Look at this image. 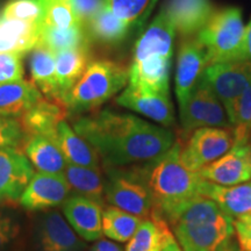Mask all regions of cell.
<instances>
[{
  "instance_id": "30",
  "label": "cell",
  "mask_w": 251,
  "mask_h": 251,
  "mask_svg": "<svg viewBox=\"0 0 251 251\" xmlns=\"http://www.w3.org/2000/svg\"><path fill=\"white\" fill-rule=\"evenodd\" d=\"M144 219L117 207H107L102 212V234L115 242H128Z\"/></svg>"
},
{
  "instance_id": "44",
  "label": "cell",
  "mask_w": 251,
  "mask_h": 251,
  "mask_svg": "<svg viewBox=\"0 0 251 251\" xmlns=\"http://www.w3.org/2000/svg\"><path fill=\"white\" fill-rule=\"evenodd\" d=\"M4 201H2V200H0V203H2Z\"/></svg>"
},
{
  "instance_id": "20",
  "label": "cell",
  "mask_w": 251,
  "mask_h": 251,
  "mask_svg": "<svg viewBox=\"0 0 251 251\" xmlns=\"http://www.w3.org/2000/svg\"><path fill=\"white\" fill-rule=\"evenodd\" d=\"M200 194L215 201L226 214L234 220L251 213V183L221 186L202 179Z\"/></svg>"
},
{
  "instance_id": "1",
  "label": "cell",
  "mask_w": 251,
  "mask_h": 251,
  "mask_svg": "<svg viewBox=\"0 0 251 251\" xmlns=\"http://www.w3.org/2000/svg\"><path fill=\"white\" fill-rule=\"evenodd\" d=\"M74 130L96 150L105 168L153 161L164 155L177 140L169 128L111 109L78 118Z\"/></svg>"
},
{
  "instance_id": "2",
  "label": "cell",
  "mask_w": 251,
  "mask_h": 251,
  "mask_svg": "<svg viewBox=\"0 0 251 251\" xmlns=\"http://www.w3.org/2000/svg\"><path fill=\"white\" fill-rule=\"evenodd\" d=\"M181 140L158 158L137 164L153 199V213L171 221L176 213L197 196H200L202 178L193 171L181 158ZM152 213V214H153Z\"/></svg>"
},
{
  "instance_id": "18",
  "label": "cell",
  "mask_w": 251,
  "mask_h": 251,
  "mask_svg": "<svg viewBox=\"0 0 251 251\" xmlns=\"http://www.w3.org/2000/svg\"><path fill=\"white\" fill-rule=\"evenodd\" d=\"M68 114V108L62 99L43 96L18 120L26 139L41 135L55 141L57 126L65 120Z\"/></svg>"
},
{
  "instance_id": "41",
  "label": "cell",
  "mask_w": 251,
  "mask_h": 251,
  "mask_svg": "<svg viewBox=\"0 0 251 251\" xmlns=\"http://www.w3.org/2000/svg\"><path fill=\"white\" fill-rule=\"evenodd\" d=\"M159 251H183L179 246V243L176 241L174 234H172L170 229H169V225H166L164 230H163Z\"/></svg>"
},
{
  "instance_id": "5",
  "label": "cell",
  "mask_w": 251,
  "mask_h": 251,
  "mask_svg": "<svg viewBox=\"0 0 251 251\" xmlns=\"http://www.w3.org/2000/svg\"><path fill=\"white\" fill-rule=\"evenodd\" d=\"M129 80V69L109 59L90 62L74 86L62 97L69 114H81L97 109Z\"/></svg>"
},
{
  "instance_id": "6",
  "label": "cell",
  "mask_w": 251,
  "mask_h": 251,
  "mask_svg": "<svg viewBox=\"0 0 251 251\" xmlns=\"http://www.w3.org/2000/svg\"><path fill=\"white\" fill-rule=\"evenodd\" d=\"M242 12L238 7L215 9L197 39L203 46L207 67L235 61L244 35Z\"/></svg>"
},
{
  "instance_id": "31",
  "label": "cell",
  "mask_w": 251,
  "mask_h": 251,
  "mask_svg": "<svg viewBox=\"0 0 251 251\" xmlns=\"http://www.w3.org/2000/svg\"><path fill=\"white\" fill-rule=\"evenodd\" d=\"M157 0H107L108 8L115 17L130 28H142Z\"/></svg>"
},
{
  "instance_id": "16",
  "label": "cell",
  "mask_w": 251,
  "mask_h": 251,
  "mask_svg": "<svg viewBox=\"0 0 251 251\" xmlns=\"http://www.w3.org/2000/svg\"><path fill=\"white\" fill-rule=\"evenodd\" d=\"M34 176L33 165L19 148L0 149V200L17 201Z\"/></svg>"
},
{
  "instance_id": "46",
  "label": "cell",
  "mask_w": 251,
  "mask_h": 251,
  "mask_svg": "<svg viewBox=\"0 0 251 251\" xmlns=\"http://www.w3.org/2000/svg\"><path fill=\"white\" fill-rule=\"evenodd\" d=\"M249 215H250V216H251V213H250V214H249Z\"/></svg>"
},
{
  "instance_id": "24",
  "label": "cell",
  "mask_w": 251,
  "mask_h": 251,
  "mask_svg": "<svg viewBox=\"0 0 251 251\" xmlns=\"http://www.w3.org/2000/svg\"><path fill=\"white\" fill-rule=\"evenodd\" d=\"M23 148L31 165L39 172L63 174L65 170L68 163L54 140L41 135L30 136L25 141Z\"/></svg>"
},
{
  "instance_id": "10",
  "label": "cell",
  "mask_w": 251,
  "mask_h": 251,
  "mask_svg": "<svg viewBox=\"0 0 251 251\" xmlns=\"http://www.w3.org/2000/svg\"><path fill=\"white\" fill-rule=\"evenodd\" d=\"M35 251H85L86 243L58 211L42 212L33 227Z\"/></svg>"
},
{
  "instance_id": "43",
  "label": "cell",
  "mask_w": 251,
  "mask_h": 251,
  "mask_svg": "<svg viewBox=\"0 0 251 251\" xmlns=\"http://www.w3.org/2000/svg\"><path fill=\"white\" fill-rule=\"evenodd\" d=\"M216 251H243L235 238L230 237L220 246Z\"/></svg>"
},
{
  "instance_id": "8",
  "label": "cell",
  "mask_w": 251,
  "mask_h": 251,
  "mask_svg": "<svg viewBox=\"0 0 251 251\" xmlns=\"http://www.w3.org/2000/svg\"><path fill=\"white\" fill-rule=\"evenodd\" d=\"M236 142L233 127H203L193 130L181 142V158L188 168L199 172L227 153Z\"/></svg>"
},
{
  "instance_id": "29",
  "label": "cell",
  "mask_w": 251,
  "mask_h": 251,
  "mask_svg": "<svg viewBox=\"0 0 251 251\" xmlns=\"http://www.w3.org/2000/svg\"><path fill=\"white\" fill-rule=\"evenodd\" d=\"M89 35H87L85 27L81 25H77L68 29H56V28L41 25L37 45L46 47L55 55L65 50L89 47Z\"/></svg>"
},
{
  "instance_id": "23",
  "label": "cell",
  "mask_w": 251,
  "mask_h": 251,
  "mask_svg": "<svg viewBox=\"0 0 251 251\" xmlns=\"http://www.w3.org/2000/svg\"><path fill=\"white\" fill-rule=\"evenodd\" d=\"M55 142L61 149L68 164L100 168V158L96 150L79 136L65 120L57 126Z\"/></svg>"
},
{
  "instance_id": "35",
  "label": "cell",
  "mask_w": 251,
  "mask_h": 251,
  "mask_svg": "<svg viewBox=\"0 0 251 251\" xmlns=\"http://www.w3.org/2000/svg\"><path fill=\"white\" fill-rule=\"evenodd\" d=\"M25 141L26 135L18 119L0 115V149L7 147L20 149Z\"/></svg>"
},
{
  "instance_id": "40",
  "label": "cell",
  "mask_w": 251,
  "mask_h": 251,
  "mask_svg": "<svg viewBox=\"0 0 251 251\" xmlns=\"http://www.w3.org/2000/svg\"><path fill=\"white\" fill-rule=\"evenodd\" d=\"M235 61L251 62V20L244 29V35Z\"/></svg>"
},
{
  "instance_id": "45",
  "label": "cell",
  "mask_w": 251,
  "mask_h": 251,
  "mask_svg": "<svg viewBox=\"0 0 251 251\" xmlns=\"http://www.w3.org/2000/svg\"><path fill=\"white\" fill-rule=\"evenodd\" d=\"M250 144H251V139H250Z\"/></svg>"
},
{
  "instance_id": "33",
  "label": "cell",
  "mask_w": 251,
  "mask_h": 251,
  "mask_svg": "<svg viewBox=\"0 0 251 251\" xmlns=\"http://www.w3.org/2000/svg\"><path fill=\"white\" fill-rule=\"evenodd\" d=\"M227 117L235 130L236 141L251 139V83L247 90L235 100L227 111Z\"/></svg>"
},
{
  "instance_id": "28",
  "label": "cell",
  "mask_w": 251,
  "mask_h": 251,
  "mask_svg": "<svg viewBox=\"0 0 251 251\" xmlns=\"http://www.w3.org/2000/svg\"><path fill=\"white\" fill-rule=\"evenodd\" d=\"M84 27L90 40L99 41L105 45H115L121 42L131 29L127 24L113 14L107 5Z\"/></svg>"
},
{
  "instance_id": "19",
  "label": "cell",
  "mask_w": 251,
  "mask_h": 251,
  "mask_svg": "<svg viewBox=\"0 0 251 251\" xmlns=\"http://www.w3.org/2000/svg\"><path fill=\"white\" fill-rule=\"evenodd\" d=\"M69 225L84 241L99 240L102 236V206L80 196H70L62 205Z\"/></svg>"
},
{
  "instance_id": "25",
  "label": "cell",
  "mask_w": 251,
  "mask_h": 251,
  "mask_svg": "<svg viewBox=\"0 0 251 251\" xmlns=\"http://www.w3.org/2000/svg\"><path fill=\"white\" fill-rule=\"evenodd\" d=\"M65 180L70 187L71 196L85 197L87 199L98 202L103 206L105 203V178L101 171L96 168H86L74 164H67L63 171Z\"/></svg>"
},
{
  "instance_id": "7",
  "label": "cell",
  "mask_w": 251,
  "mask_h": 251,
  "mask_svg": "<svg viewBox=\"0 0 251 251\" xmlns=\"http://www.w3.org/2000/svg\"><path fill=\"white\" fill-rule=\"evenodd\" d=\"M105 201L141 219L151 218L153 199L137 165L106 168Z\"/></svg>"
},
{
  "instance_id": "14",
  "label": "cell",
  "mask_w": 251,
  "mask_h": 251,
  "mask_svg": "<svg viewBox=\"0 0 251 251\" xmlns=\"http://www.w3.org/2000/svg\"><path fill=\"white\" fill-rule=\"evenodd\" d=\"M71 196L63 174H34L19 201L27 211H49L63 205Z\"/></svg>"
},
{
  "instance_id": "34",
  "label": "cell",
  "mask_w": 251,
  "mask_h": 251,
  "mask_svg": "<svg viewBox=\"0 0 251 251\" xmlns=\"http://www.w3.org/2000/svg\"><path fill=\"white\" fill-rule=\"evenodd\" d=\"M43 9L40 0H9L1 12V17L29 24L42 23Z\"/></svg>"
},
{
  "instance_id": "38",
  "label": "cell",
  "mask_w": 251,
  "mask_h": 251,
  "mask_svg": "<svg viewBox=\"0 0 251 251\" xmlns=\"http://www.w3.org/2000/svg\"><path fill=\"white\" fill-rule=\"evenodd\" d=\"M70 2L81 26H86L107 5V0H70Z\"/></svg>"
},
{
  "instance_id": "3",
  "label": "cell",
  "mask_w": 251,
  "mask_h": 251,
  "mask_svg": "<svg viewBox=\"0 0 251 251\" xmlns=\"http://www.w3.org/2000/svg\"><path fill=\"white\" fill-rule=\"evenodd\" d=\"M176 30L162 11L137 40L128 86L142 92L169 93Z\"/></svg>"
},
{
  "instance_id": "15",
  "label": "cell",
  "mask_w": 251,
  "mask_h": 251,
  "mask_svg": "<svg viewBox=\"0 0 251 251\" xmlns=\"http://www.w3.org/2000/svg\"><path fill=\"white\" fill-rule=\"evenodd\" d=\"M161 11L181 39L197 36L208 23L215 7L212 0H166Z\"/></svg>"
},
{
  "instance_id": "36",
  "label": "cell",
  "mask_w": 251,
  "mask_h": 251,
  "mask_svg": "<svg viewBox=\"0 0 251 251\" xmlns=\"http://www.w3.org/2000/svg\"><path fill=\"white\" fill-rule=\"evenodd\" d=\"M23 58V54L0 52V85L9 81L24 79Z\"/></svg>"
},
{
  "instance_id": "21",
  "label": "cell",
  "mask_w": 251,
  "mask_h": 251,
  "mask_svg": "<svg viewBox=\"0 0 251 251\" xmlns=\"http://www.w3.org/2000/svg\"><path fill=\"white\" fill-rule=\"evenodd\" d=\"M42 23L29 24L0 15V52H29L39 42Z\"/></svg>"
},
{
  "instance_id": "12",
  "label": "cell",
  "mask_w": 251,
  "mask_h": 251,
  "mask_svg": "<svg viewBox=\"0 0 251 251\" xmlns=\"http://www.w3.org/2000/svg\"><path fill=\"white\" fill-rule=\"evenodd\" d=\"M202 179L221 186H234L251 180L250 141H236L227 153L199 171Z\"/></svg>"
},
{
  "instance_id": "17",
  "label": "cell",
  "mask_w": 251,
  "mask_h": 251,
  "mask_svg": "<svg viewBox=\"0 0 251 251\" xmlns=\"http://www.w3.org/2000/svg\"><path fill=\"white\" fill-rule=\"evenodd\" d=\"M117 103L151 119L162 127L170 128L176 124L175 107L170 93L142 92L127 86L117 98Z\"/></svg>"
},
{
  "instance_id": "42",
  "label": "cell",
  "mask_w": 251,
  "mask_h": 251,
  "mask_svg": "<svg viewBox=\"0 0 251 251\" xmlns=\"http://www.w3.org/2000/svg\"><path fill=\"white\" fill-rule=\"evenodd\" d=\"M89 251H124L120 244L112 242V241L99 238L97 242L90 248Z\"/></svg>"
},
{
  "instance_id": "32",
  "label": "cell",
  "mask_w": 251,
  "mask_h": 251,
  "mask_svg": "<svg viewBox=\"0 0 251 251\" xmlns=\"http://www.w3.org/2000/svg\"><path fill=\"white\" fill-rule=\"evenodd\" d=\"M166 225L164 220L155 213L150 219H144L134 236L128 241L126 251H159Z\"/></svg>"
},
{
  "instance_id": "39",
  "label": "cell",
  "mask_w": 251,
  "mask_h": 251,
  "mask_svg": "<svg viewBox=\"0 0 251 251\" xmlns=\"http://www.w3.org/2000/svg\"><path fill=\"white\" fill-rule=\"evenodd\" d=\"M236 241L243 251H251V216L243 215L234 220Z\"/></svg>"
},
{
  "instance_id": "9",
  "label": "cell",
  "mask_w": 251,
  "mask_h": 251,
  "mask_svg": "<svg viewBox=\"0 0 251 251\" xmlns=\"http://www.w3.org/2000/svg\"><path fill=\"white\" fill-rule=\"evenodd\" d=\"M179 118L184 134L203 127H230L224 105L202 77L179 107Z\"/></svg>"
},
{
  "instance_id": "27",
  "label": "cell",
  "mask_w": 251,
  "mask_h": 251,
  "mask_svg": "<svg viewBox=\"0 0 251 251\" xmlns=\"http://www.w3.org/2000/svg\"><path fill=\"white\" fill-rule=\"evenodd\" d=\"M89 64V47L65 50L56 54V81L59 98L76 84Z\"/></svg>"
},
{
  "instance_id": "13",
  "label": "cell",
  "mask_w": 251,
  "mask_h": 251,
  "mask_svg": "<svg viewBox=\"0 0 251 251\" xmlns=\"http://www.w3.org/2000/svg\"><path fill=\"white\" fill-rule=\"evenodd\" d=\"M207 68V56L203 46L197 36L181 39L178 48L175 90L179 107L190 98L194 87Z\"/></svg>"
},
{
  "instance_id": "4",
  "label": "cell",
  "mask_w": 251,
  "mask_h": 251,
  "mask_svg": "<svg viewBox=\"0 0 251 251\" xmlns=\"http://www.w3.org/2000/svg\"><path fill=\"white\" fill-rule=\"evenodd\" d=\"M168 225L183 251H216L235 234L234 219L202 194L181 207Z\"/></svg>"
},
{
  "instance_id": "37",
  "label": "cell",
  "mask_w": 251,
  "mask_h": 251,
  "mask_svg": "<svg viewBox=\"0 0 251 251\" xmlns=\"http://www.w3.org/2000/svg\"><path fill=\"white\" fill-rule=\"evenodd\" d=\"M20 231V222L15 213L0 208V251H5Z\"/></svg>"
},
{
  "instance_id": "22",
  "label": "cell",
  "mask_w": 251,
  "mask_h": 251,
  "mask_svg": "<svg viewBox=\"0 0 251 251\" xmlns=\"http://www.w3.org/2000/svg\"><path fill=\"white\" fill-rule=\"evenodd\" d=\"M43 94L31 81L15 80L0 85V115L20 118Z\"/></svg>"
},
{
  "instance_id": "11",
  "label": "cell",
  "mask_w": 251,
  "mask_h": 251,
  "mask_svg": "<svg viewBox=\"0 0 251 251\" xmlns=\"http://www.w3.org/2000/svg\"><path fill=\"white\" fill-rule=\"evenodd\" d=\"M202 78L227 111L250 85L251 62L231 61L208 65Z\"/></svg>"
},
{
  "instance_id": "26",
  "label": "cell",
  "mask_w": 251,
  "mask_h": 251,
  "mask_svg": "<svg viewBox=\"0 0 251 251\" xmlns=\"http://www.w3.org/2000/svg\"><path fill=\"white\" fill-rule=\"evenodd\" d=\"M31 83L50 98H59L56 81V55L46 47L36 45L29 55ZM61 99V98H59Z\"/></svg>"
}]
</instances>
